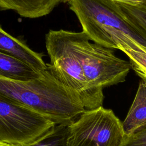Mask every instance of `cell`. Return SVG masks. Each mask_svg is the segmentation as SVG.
<instances>
[{"instance_id": "obj_1", "label": "cell", "mask_w": 146, "mask_h": 146, "mask_svg": "<svg viewBox=\"0 0 146 146\" xmlns=\"http://www.w3.org/2000/svg\"><path fill=\"white\" fill-rule=\"evenodd\" d=\"M0 98L33 110L55 125H68L86 110L48 68L29 80L0 76Z\"/></svg>"}, {"instance_id": "obj_2", "label": "cell", "mask_w": 146, "mask_h": 146, "mask_svg": "<svg viewBox=\"0 0 146 146\" xmlns=\"http://www.w3.org/2000/svg\"><path fill=\"white\" fill-rule=\"evenodd\" d=\"M68 3L91 41L113 50L132 40L146 47V32L125 15L117 2L70 0Z\"/></svg>"}, {"instance_id": "obj_3", "label": "cell", "mask_w": 146, "mask_h": 146, "mask_svg": "<svg viewBox=\"0 0 146 146\" xmlns=\"http://www.w3.org/2000/svg\"><path fill=\"white\" fill-rule=\"evenodd\" d=\"M45 44L50 58L47 68L55 77L86 110L102 106L103 93L93 89L85 78L76 32L50 30L45 35Z\"/></svg>"}, {"instance_id": "obj_4", "label": "cell", "mask_w": 146, "mask_h": 146, "mask_svg": "<svg viewBox=\"0 0 146 146\" xmlns=\"http://www.w3.org/2000/svg\"><path fill=\"white\" fill-rule=\"evenodd\" d=\"M82 66L86 80L95 91L125 80L131 66L129 61L116 56L113 49L92 43L83 32H76Z\"/></svg>"}, {"instance_id": "obj_5", "label": "cell", "mask_w": 146, "mask_h": 146, "mask_svg": "<svg viewBox=\"0 0 146 146\" xmlns=\"http://www.w3.org/2000/svg\"><path fill=\"white\" fill-rule=\"evenodd\" d=\"M69 146H120L125 135L112 110L100 106L86 110L68 125Z\"/></svg>"}, {"instance_id": "obj_6", "label": "cell", "mask_w": 146, "mask_h": 146, "mask_svg": "<svg viewBox=\"0 0 146 146\" xmlns=\"http://www.w3.org/2000/svg\"><path fill=\"white\" fill-rule=\"evenodd\" d=\"M55 124L40 113L0 98V140L29 146L47 135Z\"/></svg>"}, {"instance_id": "obj_7", "label": "cell", "mask_w": 146, "mask_h": 146, "mask_svg": "<svg viewBox=\"0 0 146 146\" xmlns=\"http://www.w3.org/2000/svg\"><path fill=\"white\" fill-rule=\"evenodd\" d=\"M0 52L14 57L38 71L47 68L43 54L33 51L26 44L6 32L0 25Z\"/></svg>"}, {"instance_id": "obj_8", "label": "cell", "mask_w": 146, "mask_h": 146, "mask_svg": "<svg viewBox=\"0 0 146 146\" xmlns=\"http://www.w3.org/2000/svg\"><path fill=\"white\" fill-rule=\"evenodd\" d=\"M70 0H0V10H13L22 17L38 18L49 14L60 3Z\"/></svg>"}, {"instance_id": "obj_9", "label": "cell", "mask_w": 146, "mask_h": 146, "mask_svg": "<svg viewBox=\"0 0 146 146\" xmlns=\"http://www.w3.org/2000/svg\"><path fill=\"white\" fill-rule=\"evenodd\" d=\"M146 123V82L141 80L133 103L122 122L125 136Z\"/></svg>"}, {"instance_id": "obj_10", "label": "cell", "mask_w": 146, "mask_h": 146, "mask_svg": "<svg viewBox=\"0 0 146 146\" xmlns=\"http://www.w3.org/2000/svg\"><path fill=\"white\" fill-rule=\"evenodd\" d=\"M42 72L22 61L0 52V76L15 80H29L40 76Z\"/></svg>"}, {"instance_id": "obj_11", "label": "cell", "mask_w": 146, "mask_h": 146, "mask_svg": "<svg viewBox=\"0 0 146 146\" xmlns=\"http://www.w3.org/2000/svg\"><path fill=\"white\" fill-rule=\"evenodd\" d=\"M117 50L125 54L131 68L142 80L146 82V47L132 40L128 44L118 46Z\"/></svg>"}, {"instance_id": "obj_12", "label": "cell", "mask_w": 146, "mask_h": 146, "mask_svg": "<svg viewBox=\"0 0 146 146\" xmlns=\"http://www.w3.org/2000/svg\"><path fill=\"white\" fill-rule=\"evenodd\" d=\"M29 146H69L68 125H55L47 135Z\"/></svg>"}, {"instance_id": "obj_13", "label": "cell", "mask_w": 146, "mask_h": 146, "mask_svg": "<svg viewBox=\"0 0 146 146\" xmlns=\"http://www.w3.org/2000/svg\"><path fill=\"white\" fill-rule=\"evenodd\" d=\"M119 5L125 15L146 32V8L141 5L131 6L123 3Z\"/></svg>"}, {"instance_id": "obj_14", "label": "cell", "mask_w": 146, "mask_h": 146, "mask_svg": "<svg viewBox=\"0 0 146 146\" xmlns=\"http://www.w3.org/2000/svg\"><path fill=\"white\" fill-rule=\"evenodd\" d=\"M120 146H146V123L125 136Z\"/></svg>"}, {"instance_id": "obj_15", "label": "cell", "mask_w": 146, "mask_h": 146, "mask_svg": "<svg viewBox=\"0 0 146 146\" xmlns=\"http://www.w3.org/2000/svg\"><path fill=\"white\" fill-rule=\"evenodd\" d=\"M119 3H123L131 6H140L141 5L144 0H112Z\"/></svg>"}, {"instance_id": "obj_16", "label": "cell", "mask_w": 146, "mask_h": 146, "mask_svg": "<svg viewBox=\"0 0 146 146\" xmlns=\"http://www.w3.org/2000/svg\"><path fill=\"white\" fill-rule=\"evenodd\" d=\"M0 146H15V145H13L8 144L7 143H5V142H3L0 140Z\"/></svg>"}, {"instance_id": "obj_17", "label": "cell", "mask_w": 146, "mask_h": 146, "mask_svg": "<svg viewBox=\"0 0 146 146\" xmlns=\"http://www.w3.org/2000/svg\"><path fill=\"white\" fill-rule=\"evenodd\" d=\"M141 6H143V7L146 8V0H144V2H143V4Z\"/></svg>"}]
</instances>
